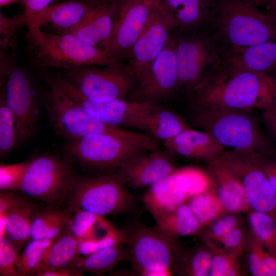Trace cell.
<instances>
[{"mask_svg": "<svg viewBox=\"0 0 276 276\" xmlns=\"http://www.w3.org/2000/svg\"><path fill=\"white\" fill-rule=\"evenodd\" d=\"M242 247L229 250V251H220L213 255L210 275L211 276H236L240 272L239 262Z\"/></svg>", "mask_w": 276, "mask_h": 276, "instance_id": "38", "label": "cell"}, {"mask_svg": "<svg viewBox=\"0 0 276 276\" xmlns=\"http://www.w3.org/2000/svg\"><path fill=\"white\" fill-rule=\"evenodd\" d=\"M155 221L156 226L160 231L175 240L196 235L202 228L187 202L164 214Z\"/></svg>", "mask_w": 276, "mask_h": 276, "instance_id": "28", "label": "cell"}, {"mask_svg": "<svg viewBox=\"0 0 276 276\" xmlns=\"http://www.w3.org/2000/svg\"><path fill=\"white\" fill-rule=\"evenodd\" d=\"M125 244L103 248L78 258L69 267L93 274L111 272L122 262L128 260Z\"/></svg>", "mask_w": 276, "mask_h": 276, "instance_id": "27", "label": "cell"}, {"mask_svg": "<svg viewBox=\"0 0 276 276\" xmlns=\"http://www.w3.org/2000/svg\"><path fill=\"white\" fill-rule=\"evenodd\" d=\"M22 0H0V7H3L18 3Z\"/></svg>", "mask_w": 276, "mask_h": 276, "instance_id": "55", "label": "cell"}, {"mask_svg": "<svg viewBox=\"0 0 276 276\" xmlns=\"http://www.w3.org/2000/svg\"><path fill=\"white\" fill-rule=\"evenodd\" d=\"M266 6V12L265 13L276 25V0H269Z\"/></svg>", "mask_w": 276, "mask_h": 276, "instance_id": "52", "label": "cell"}, {"mask_svg": "<svg viewBox=\"0 0 276 276\" xmlns=\"http://www.w3.org/2000/svg\"><path fill=\"white\" fill-rule=\"evenodd\" d=\"M57 0H22L24 5L25 12L28 16L36 13Z\"/></svg>", "mask_w": 276, "mask_h": 276, "instance_id": "50", "label": "cell"}, {"mask_svg": "<svg viewBox=\"0 0 276 276\" xmlns=\"http://www.w3.org/2000/svg\"><path fill=\"white\" fill-rule=\"evenodd\" d=\"M108 2L98 1L81 22L65 33L73 34L84 43L104 50L113 29V14L119 5L118 1Z\"/></svg>", "mask_w": 276, "mask_h": 276, "instance_id": "24", "label": "cell"}, {"mask_svg": "<svg viewBox=\"0 0 276 276\" xmlns=\"http://www.w3.org/2000/svg\"><path fill=\"white\" fill-rule=\"evenodd\" d=\"M61 210V207L49 205L40 207L32 221L30 234V240L44 239L48 227Z\"/></svg>", "mask_w": 276, "mask_h": 276, "instance_id": "40", "label": "cell"}, {"mask_svg": "<svg viewBox=\"0 0 276 276\" xmlns=\"http://www.w3.org/2000/svg\"><path fill=\"white\" fill-rule=\"evenodd\" d=\"M47 81L49 89L44 94V105L52 126L59 135L71 141L92 133L125 130L94 118L48 77Z\"/></svg>", "mask_w": 276, "mask_h": 276, "instance_id": "13", "label": "cell"}, {"mask_svg": "<svg viewBox=\"0 0 276 276\" xmlns=\"http://www.w3.org/2000/svg\"><path fill=\"white\" fill-rule=\"evenodd\" d=\"M84 273L70 267H61L39 271L34 276H83Z\"/></svg>", "mask_w": 276, "mask_h": 276, "instance_id": "49", "label": "cell"}, {"mask_svg": "<svg viewBox=\"0 0 276 276\" xmlns=\"http://www.w3.org/2000/svg\"><path fill=\"white\" fill-rule=\"evenodd\" d=\"M63 77L86 99L97 102L117 99L133 100L137 87L130 70L120 63L64 71Z\"/></svg>", "mask_w": 276, "mask_h": 276, "instance_id": "12", "label": "cell"}, {"mask_svg": "<svg viewBox=\"0 0 276 276\" xmlns=\"http://www.w3.org/2000/svg\"><path fill=\"white\" fill-rule=\"evenodd\" d=\"M249 111L189 105L188 123L208 132L225 147L260 154H275Z\"/></svg>", "mask_w": 276, "mask_h": 276, "instance_id": "3", "label": "cell"}, {"mask_svg": "<svg viewBox=\"0 0 276 276\" xmlns=\"http://www.w3.org/2000/svg\"><path fill=\"white\" fill-rule=\"evenodd\" d=\"M163 145L170 154L208 163L225 151V147L210 133L190 127L164 142Z\"/></svg>", "mask_w": 276, "mask_h": 276, "instance_id": "22", "label": "cell"}, {"mask_svg": "<svg viewBox=\"0 0 276 276\" xmlns=\"http://www.w3.org/2000/svg\"><path fill=\"white\" fill-rule=\"evenodd\" d=\"M128 260L136 275L170 276L177 240L160 231L156 226L150 227L135 223L123 228Z\"/></svg>", "mask_w": 276, "mask_h": 276, "instance_id": "9", "label": "cell"}, {"mask_svg": "<svg viewBox=\"0 0 276 276\" xmlns=\"http://www.w3.org/2000/svg\"><path fill=\"white\" fill-rule=\"evenodd\" d=\"M79 257V240L65 228L53 240L44 259L33 275L43 270L68 267Z\"/></svg>", "mask_w": 276, "mask_h": 276, "instance_id": "30", "label": "cell"}, {"mask_svg": "<svg viewBox=\"0 0 276 276\" xmlns=\"http://www.w3.org/2000/svg\"><path fill=\"white\" fill-rule=\"evenodd\" d=\"M68 219V212L62 209L48 227L44 239L53 240L65 229Z\"/></svg>", "mask_w": 276, "mask_h": 276, "instance_id": "46", "label": "cell"}, {"mask_svg": "<svg viewBox=\"0 0 276 276\" xmlns=\"http://www.w3.org/2000/svg\"><path fill=\"white\" fill-rule=\"evenodd\" d=\"M210 228V237L219 241L233 229L239 226L237 218L233 213L224 214L212 222Z\"/></svg>", "mask_w": 276, "mask_h": 276, "instance_id": "45", "label": "cell"}, {"mask_svg": "<svg viewBox=\"0 0 276 276\" xmlns=\"http://www.w3.org/2000/svg\"><path fill=\"white\" fill-rule=\"evenodd\" d=\"M219 241L224 248L232 250L242 247L243 233L242 229L236 227L221 238Z\"/></svg>", "mask_w": 276, "mask_h": 276, "instance_id": "48", "label": "cell"}, {"mask_svg": "<svg viewBox=\"0 0 276 276\" xmlns=\"http://www.w3.org/2000/svg\"><path fill=\"white\" fill-rule=\"evenodd\" d=\"M98 2L66 0L55 3L36 13L27 15L28 24L48 27L53 33H65L81 22Z\"/></svg>", "mask_w": 276, "mask_h": 276, "instance_id": "21", "label": "cell"}, {"mask_svg": "<svg viewBox=\"0 0 276 276\" xmlns=\"http://www.w3.org/2000/svg\"><path fill=\"white\" fill-rule=\"evenodd\" d=\"M158 0H124L119 4L114 23L105 50L117 60L129 56L144 29Z\"/></svg>", "mask_w": 276, "mask_h": 276, "instance_id": "18", "label": "cell"}, {"mask_svg": "<svg viewBox=\"0 0 276 276\" xmlns=\"http://www.w3.org/2000/svg\"><path fill=\"white\" fill-rule=\"evenodd\" d=\"M65 93L94 118L107 125L122 129L142 130L149 113L160 105L147 101L121 99L94 102L86 99L73 85L67 86Z\"/></svg>", "mask_w": 276, "mask_h": 276, "instance_id": "15", "label": "cell"}, {"mask_svg": "<svg viewBox=\"0 0 276 276\" xmlns=\"http://www.w3.org/2000/svg\"><path fill=\"white\" fill-rule=\"evenodd\" d=\"M177 33L214 31L217 0H160Z\"/></svg>", "mask_w": 276, "mask_h": 276, "instance_id": "20", "label": "cell"}, {"mask_svg": "<svg viewBox=\"0 0 276 276\" xmlns=\"http://www.w3.org/2000/svg\"><path fill=\"white\" fill-rule=\"evenodd\" d=\"M35 204L27 197L18 195L14 191H1L0 215H5L18 208Z\"/></svg>", "mask_w": 276, "mask_h": 276, "instance_id": "44", "label": "cell"}, {"mask_svg": "<svg viewBox=\"0 0 276 276\" xmlns=\"http://www.w3.org/2000/svg\"><path fill=\"white\" fill-rule=\"evenodd\" d=\"M259 158L261 166L276 193V156L275 154H259Z\"/></svg>", "mask_w": 276, "mask_h": 276, "instance_id": "47", "label": "cell"}, {"mask_svg": "<svg viewBox=\"0 0 276 276\" xmlns=\"http://www.w3.org/2000/svg\"><path fill=\"white\" fill-rule=\"evenodd\" d=\"M276 82V75L270 76Z\"/></svg>", "mask_w": 276, "mask_h": 276, "instance_id": "56", "label": "cell"}, {"mask_svg": "<svg viewBox=\"0 0 276 276\" xmlns=\"http://www.w3.org/2000/svg\"><path fill=\"white\" fill-rule=\"evenodd\" d=\"M116 171L78 176L70 190L67 210H81L101 216L133 211L135 199Z\"/></svg>", "mask_w": 276, "mask_h": 276, "instance_id": "5", "label": "cell"}, {"mask_svg": "<svg viewBox=\"0 0 276 276\" xmlns=\"http://www.w3.org/2000/svg\"><path fill=\"white\" fill-rule=\"evenodd\" d=\"M18 144L15 117L6 105L4 98L0 99V154L6 156Z\"/></svg>", "mask_w": 276, "mask_h": 276, "instance_id": "36", "label": "cell"}, {"mask_svg": "<svg viewBox=\"0 0 276 276\" xmlns=\"http://www.w3.org/2000/svg\"><path fill=\"white\" fill-rule=\"evenodd\" d=\"M247 265L254 276H276V257L254 235L250 241Z\"/></svg>", "mask_w": 276, "mask_h": 276, "instance_id": "34", "label": "cell"}, {"mask_svg": "<svg viewBox=\"0 0 276 276\" xmlns=\"http://www.w3.org/2000/svg\"><path fill=\"white\" fill-rule=\"evenodd\" d=\"M264 121L266 127L276 140V119L268 110L263 111Z\"/></svg>", "mask_w": 276, "mask_h": 276, "instance_id": "51", "label": "cell"}, {"mask_svg": "<svg viewBox=\"0 0 276 276\" xmlns=\"http://www.w3.org/2000/svg\"><path fill=\"white\" fill-rule=\"evenodd\" d=\"M189 105L250 111L274 105L267 76L238 65L227 56L195 88Z\"/></svg>", "mask_w": 276, "mask_h": 276, "instance_id": "1", "label": "cell"}, {"mask_svg": "<svg viewBox=\"0 0 276 276\" xmlns=\"http://www.w3.org/2000/svg\"><path fill=\"white\" fill-rule=\"evenodd\" d=\"M29 160L0 166L1 191H18Z\"/></svg>", "mask_w": 276, "mask_h": 276, "instance_id": "42", "label": "cell"}, {"mask_svg": "<svg viewBox=\"0 0 276 276\" xmlns=\"http://www.w3.org/2000/svg\"><path fill=\"white\" fill-rule=\"evenodd\" d=\"M28 25V16L24 11L11 18L5 16L0 12L1 45L6 49L12 37L20 27Z\"/></svg>", "mask_w": 276, "mask_h": 276, "instance_id": "43", "label": "cell"}, {"mask_svg": "<svg viewBox=\"0 0 276 276\" xmlns=\"http://www.w3.org/2000/svg\"><path fill=\"white\" fill-rule=\"evenodd\" d=\"M251 5L256 7L257 6L266 5L269 0H245Z\"/></svg>", "mask_w": 276, "mask_h": 276, "instance_id": "54", "label": "cell"}, {"mask_svg": "<svg viewBox=\"0 0 276 276\" xmlns=\"http://www.w3.org/2000/svg\"><path fill=\"white\" fill-rule=\"evenodd\" d=\"M40 207L36 204L27 206L14 210L5 215H0L4 222L5 235L19 252L30 241L32 221Z\"/></svg>", "mask_w": 276, "mask_h": 276, "instance_id": "31", "label": "cell"}, {"mask_svg": "<svg viewBox=\"0 0 276 276\" xmlns=\"http://www.w3.org/2000/svg\"><path fill=\"white\" fill-rule=\"evenodd\" d=\"M27 27L29 52L36 64L41 67L67 71L119 63L106 51L89 45L73 34L46 32L31 24Z\"/></svg>", "mask_w": 276, "mask_h": 276, "instance_id": "4", "label": "cell"}, {"mask_svg": "<svg viewBox=\"0 0 276 276\" xmlns=\"http://www.w3.org/2000/svg\"><path fill=\"white\" fill-rule=\"evenodd\" d=\"M177 168L170 154L158 148L128 160L116 171L128 187L141 189L149 188Z\"/></svg>", "mask_w": 276, "mask_h": 276, "instance_id": "19", "label": "cell"}, {"mask_svg": "<svg viewBox=\"0 0 276 276\" xmlns=\"http://www.w3.org/2000/svg\"><path fill=\"white\" fill-rule=\"evenodd\" d=\"M189 127L188 122L182 116L158 105L146 118L142 130L158 141L165 142Z\"/></svg>", "mask_w": 276, "mask_h": 276, "instance_id": "26", "label": "cell"}, {"mask_svg": "<svg viewBox=\"0 0 276 276\" xmlns=\"http://www.w3.org/2000/svg\"><path fill=\"white\" fill-rule=\"evenodd\" d=\"M68 155L44 153L29 160L18 191L46 205L61 207L77 176Z\"/></svg>", "mask_w": 276, "mask_h": 276, "instance_id": "8", "label": "cell"}, {"mask_svg": "<svg viewBox=\"0 0 276 276\" xmlns=\"http://www.w3.org/2000/svg\"><path fill=\"white\" fill-rule=\"evenodd\" d=\"M214 32L231 48L276 41V25L245 0H217Z\"/></svg>", "mask_w": 276, "mask_h": 276, "instance_id": "6", "label": "cell"}, {"mask_svg": "<svg viewBox=\"0 0 276 276\" xmlns=\"http://www.w3.org/2000/svg\"><path fill=\"white\" fill-rule=\"evenodd\" d=\"M53 240H31L19 255L18 276L33 275L44 259Z\"/></svg>", "mask_w": 276, "mask_h": 276, "instance_id": "33", "label": "cell"}, {"mask_svg": "<svg viewBox=\"0 0 276 276\" xmlns=\"http://www.w3.org/2000/svg\"><path fill=\"white\" fill-rule=\"evenodd\" d=\"M126 237L124 229L113 227L105 235L98 238L79 241L80 256H83L95 251L119 245L125 244Z\"/></svg>", "mask_w": 276, "mask_h": 276, "instance_id": "39", "label": "cell"}, {"mask_svg": "<svg viewBox=\"0 0 276 276\" xmlns=\"http://www.w3.org/2000/svg\"><path fill=\"white\" fill-rule=\"evenodd\" d=\"M186 257L183 263L174 271L191 276L210 275L213 255L208 250L198 248Z\"/></svg>", "mask_w": 276, "mask_h": 276, "instance_id": "37", "label": "cell"}, {"mask_svg": "<svg viewBox=\"0 0 276 276\" xmlns=\"http://www.w3.org/2000/svg\"><path fill=\"white\" fill-rule=\"evenodd\" d=\"M214 188L213 181L207 171L194 167L177 168L150 187L143 196V202L155 220L193 196Z\"/></svg>", "mask_w": 276, "mask_h": 276, "instance_id": "11", "label": "cell"}, {"mask_svg": "<svg viewBox=\"0 0 276 276\" xmlns=\"http://www.w3.org/2000/svg\"><path fill=\"white\" fill-rule=\"evenodd\" d=\"M248 221L254 235L276 257V219L268 214L252 210Z\"/></svg>", "mask_w": 276, "mask_h": 276, "instance_id": "35", "label": "cell"}, {"mask_svg": "<svg viewBox=\"0 0 276 276\" xmlns=\"http://www.w3.org/2000/svg\"><path fill=\"white\" fill-rule=\"evenodd\" d=\"M2 96L16 120L18 144L29 138L35 131L40 108L34 84L27 72L13 60L1 55Z\"/></svg>", "mask_w": 276, "mask_h": 276, "instance_id": "10", "label": "cell"}, {"mask_svg": "<svg viewBox=\"0 0 276 276\" xmlns=\"http://www.w3.org/2000/svg\"><path fill=\"white\" fill-rule=\"evenodd\" d=\"M178 93L188 98L223 59L226 47L214 31L176 33Z\"/></svg>", "mask_w": 276, "mask_h": 276, "instance_id": "7", "label": "cell"}, {"mask_svg": "<svg viewBox=\"0 0 276 276\" xmlns=\"http://www.w3.org/2000/svg\"><path fill=\"white\" fill-rule=\"evenodd\" d=\"M81 1H102L105 0H81Z\"/></svg>", "mask_w": 276, "mask_h": 276, "instance_id": "57", "label": "cell"}, {"mask_svg": "<svg viewBox=\"0 0 276 276\" xmlns=\"http://www.w3.org/2000/svg\"><path fill=\"white\" fill-rule=\"evenodd\" d=\"M174 30L175 26L172 19L158 0L128 56L130 63L128 68L133 74L136 85L147 74L165 48L171 32Z\"/></svg>", "mask_w": 276, "mask_h": 276, "instance_id": "16", "label": "cell"}, {"mask_svg": "<svg viewBox=\"0 0 276 276\" xmlns=\"http://www.w3.org/2000/svg\"><path fill=\"white\" fill-rule=\"evenodd\" d=\"M227 57L251 72L271 76L276 75V41H267L239 48L227 47Z\"/></svg>", "mask_w": 276, "mask_h": 276, "instance_id": "25", "label": "cell"}, {"mask_svg": "<svg viewBox=\"0 0 276 276\" xmlns=\"http://www.w3.org/2000/svg\"><path fill=\"white\" fill-rule=\"evenodd\" d=\"M158 148V141L149 134L125 129L68 141L65 150L74 162L92 174L116 171L135 156Z\"/></svg>", "mask_w": 276, "mask_h": 276, "instance_id": "2", "label": "cell"}, {"mask_svg": "<svg viewBox=\"0 0 276 276\" xmlns=\"http://www.w3.org/2000/svg\"><path fill=\"white\" fill-rule=\"evenodd\" d=\"M176 44V33L171 34L147 74L137 85L133 100L162 105L167 99L178 95Z\"/></svg>", "mask_w": 276, "mask_h": 276, "instance_id": "17", "label": "cell"}, {"mask_svg": "<svg viewBox=\"0 0 276 276\" xmlns=\"http://www.w3.org/2000/svg\"><path fill=\"white\" fill-rule=\"evenodd\" d=\"M268 81L272 92L274 99V105L269 110L276 119V82L270 77L267 76Z\"/></svg>", "mask_w": 276, "mask_h": 276, "instance_id": "53", "label": "cell"}, {"mask_svg": "<svg viewBox=\"0 0 276 276\" xmlns=\"http://www.w3.org/2000/svg\"><path fill=\"white\" fill-rule=\"evenodd\" d=\"M212 179L216 193L227 212L237 213L250 209L244 188L222 156L208 163L206 171Z\"/></svg>", "mask_w": 276, "mask_h": 276, "instance_id": "23", "label": "cell"}, {"mask_svg": "<svg viewBox=\"0 0 276 276\" xmlns=\"http://www.w3.org/2000/svg\"><path fill=\"white\" fill-rule=\"evenodd\" d=\"M259 154L232 149L222 155L241 181L250 209L271 215L276 219V193L260 163Z\"/></svg>", "mask_w": 276, "mask_h": 276, "instance_id": "14", "label": "cell"}, {"mask_svg": "<svg viewBox=\"0 0 276 276\" xmlns=\"http://www.w3.org/2000/svg\"><path fill=\"white\" fill-rule=\"evenodd\" d=\"M67 211L68 219L65 228L79 241L102 236L114 227L103 216L81 210Z\"/></svg>", "mask_w": 276, "mask_h": 276, "instance_id": "29", "label": "cell"}, {"mask_svg": "<svg viewBox=\"0 0 276 276\" xmlns=\"http://www.w3.org/2000/svg\"><path fill=\"white\" fill-rule=\"evenodd\" d=\"M18 250L5 235L0 236V275L18 276Z\"/></svg>", "mask_w": 276, "mask_h": 276, "instance_id": "41", "label": "cell"}, {"mask_svg": "<svg viewBox=\"0 0 276 276\" xmlns=\"http://www.w3.org/2000/svg\"><path fill=\"white\" fill-rule=\"evenodd\" d=\"M105 1H122L124 0H105Z\"/></svg>", "mask_w": 276, "mask_h": 276, "instance_id": "58", "label": "cell"}, {"mask_svg": "<svg viewBox=\"0 0 276 276\" xmlns=\"http://www.w3.org/2000/svg\"><path fill=\"white\" fill-rule=\"evenodd\" d=\"M187 202L202 227L227 212L215 189L194 196Z\"/></svg>", "mask_w": 276, "mask_h": 276, "instance_id": "32", "label": "cell"}]
</instances>
